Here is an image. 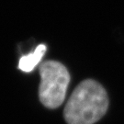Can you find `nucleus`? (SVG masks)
<instances>
[{"label": "nucleus", "instance_id": "nucleus-1", "mask_svg": "<svg viewBox=\"0 0 124 124\" xmlns=\"http://www.w3.org/2000/svg\"><path fill=\"white\" fill-rule=\"evenodd\" d=\"M108 98L97 81L84 80L74 90L65 105L63 115L68 124H94L108 110Z\"/></svg>", "mask_w": 124, "mask_h": 124}, {"label": "nucleus", "instance_id": "nucleus-2", "mask_svg": "<svg viewBox=\"0 0 124 124\" xmlns=\"http://www.w3.org/2000/svg\"><path fill=\"white\" fill-rule=\"evenodd\" d=\"M39 97L46 108H56L62 104L70 82L69 72L62 63L46 61L40 65Z\"/></svg>", "mask_w": 124, "mask_h": 124}, {"label": "nucleus", "instance_id": "nucleus-3", "mask_svg": "<svg viewBox=\"0 0 124 124\" xmlns=\"http://www.w3.org/2000/svg\"><path fill=\"white\" fill-rule=\"evenodd\" d=\"M45 52L46 46L44 44H40L33 52L20 58L18 62V68L22 72H31L41 61Z\"/></svg>", "mask_w": 124, "mask_h": 124}]
</instances>
